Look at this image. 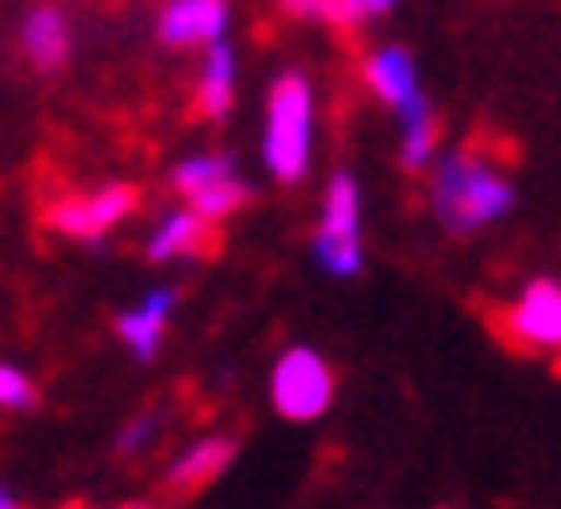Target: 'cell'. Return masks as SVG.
Masks as SVG:
<instances>
[{
    "label": "cell",
    "mask_w": 561,
    "mask_h": 509,
    "mask_svg": "<svg viewBox=\"0 0 561 509\" xmlns=\"http://www.w3.org/2000/svg\"><path fill=\"white\" fill-rule=\"evenodd\" d=\"M443 509H448V505H443Z\"/></svg>",
    "instance_id": "obj_22"
},
{
    "label": "cell",
    "mask_w": 561,
    "mask_h": 509,
    "mask_svg": "<svg viewBox=\"0 0 561 509\" xmlns=\"http://www.w3.org/2000/svg\"><path fill=\"white\" fill-rule=\"evenodd\" d=\"M427 217L438 221L448 238H484L500 221H511L520 190L505 165V154L484 139H463L438 154V165L423 175Z\"/></svg>",
    "instance_id": "obj_1"
},
{
    "label": "cell",
    "mask_w": 561,
    "mask_h": 509,
    "mask_svg": "<svg viewBox=\"0 0 561 509\" xmlns=\"http://www.w3.org/2000/svg\"><path fill=\"white\" fill-rule=\"evenodd\" d=\"M314 139H320V88L305 68H284L263 93V124H257V160L278 186H305L314 170Z\"/></svg>",
    "instance_id": "obj_2"
},
{
    "label": "cell",
    "mask_w": 561,
    "mask_h": 509,
    "mask_svg": "<svg viewBox=\"0 0 561 509\" xmlns=\"http://www.w3.org/2000/svg\"><path fill=\"white\" fill-rule=\"evenodd\" d=\"M443 150L448 144H443V119L433 103L408 114V119H397V165L408 170V175H427V170L438 165Z\"/></svg>",
    "instance_id": "obj_16"
},
{
    "label": "cell",
    "mask_w": 561,
    "mask_h": 509,
    "mask_svg": "<svg viewBox=\"0 0 561 509\" xmlns=\"http://www.w3.org/2000/svg\"><path fill=\"white\" fill-rule=\"evenodd\" d=\"M309 257L335 284H351L366 273V196L351 170H330L324 181L314 232H309Z\"/></svg>",
    "instance_id": "obj_3"
},
{
    "label": "cell",
    "mask_w": 561,
    "mask_h": 509,
    "mask_svg": "<svg viewBox=\"0 0 561 509\" xmlns=\"http://www.w3.org/2000/svg\"><path fill=\"white\" fill-rule=\"evenodd\" d=\"M165 186L181 206H191L196 217H206L211 227L232 221L242 206L253 201V181L242 175V165L227 150H191L181 154L165 175Z\"/></svg>",
    "instance_id": "obj_6"
},
{
    "label": "cell",
    "mask_w": 561,
    "mask_h": 509,
    "mask_svg": "<svg viewBox=\"0 0 561 509\" xmlns=\"http://www.w3.org/2000/svg\"><path fill=\"white\" fill-rule=\"evenodd\" d=\"M397 5H402V0H366V11H371V21H376V16H391Z\"/></svg>",
    "instance_id": "obj_20"
},
{
    "label": "cell",
    "mask_w": 561,
    "mask_h": 509,
    "mask_svg": "<svg viewBox=\"0 0 561 509\" xmlns=\"http://www.w3.org/2000/svg\"><path fill=\"white\" fill-rule=\"evenodd\" d=\"M289 21H309V26H330V32H360L371 11L366 0H273Z\"/></svg>",
    "instance_id": "obj_17"
},
{
    "label": "cell",
    "mask_w": 561,
    "mask_h": 509,
    "mask_svg": "<svg viewBox=\"0 0 561 509\" xmlns=\"http://www.w3.org/2000/svg\"><path fill=\"white\" fill-rule=\"evenodd\" d=\"M42 402V386H36V375L16 360H0V412L5 417H21V412H36Z\"/></svg>",
    "instance_id": "obj_18"
},
{
    "label": "cell",
    "mask_w": 561,
    "mask_h": 509,
    "mask_svg": "<svg viewBox=\"0 0 561 509\" xmlns=\"http://www.w3.org/2000/svg\"><path fill=\"white\" fill-rule=\"evenodd\" d=\"M217 247V227L206 217H196L191 206L171 201L165 211H154L150 232H145V257L160 268H181V263H202Z\"/></svg>",
    "instance_id": "obj_12"
},
{
    "label": "cell",
    "mask_w": 561,
    "mask_h": 509,
    "mask_svg": "<svg viewBox=\"0 0 561 509\" xmlns=\"http://www.w3.org/2000/svg\"><path fill=\"white\" fill-rule=\"evenodd\" d=\"M171 423H175V407L171 402H145L124 417V427L114 432V459L119 463H145L154 459L165 438H171Z\"/></svg>",
    "instance_id": "obj_15"
},
{
    "label": "cell",
    "mask_w": 561,
    "mask_h": 509,
    "mask_svg": "<svg viewBox=\"0 0 561 509\" xmlns=\"http://www.w3.org/2000/svg\"><path fill=\"white\" fill-rule=\"evenodd\" d=\"M494 329H500L505 345L520 350V356L561 366V278H551V273L526 278V284L500 304Z\"/></svg>",
    "instance_id": "obj_7"
},
{
    "label": "cell",
    "mask_w": 561,
    "mask_h": 509,
    "mask_svg": "<svg viewBox=\"0 0 561 509\" xmlns=\"http://www.w3.org/2000/svg\"><path fill=\"white\" fill-rule=\"evenodd\" d=\"M232 32V0H165L154 11V36L171 51H196L227 42Z\"/></svg>",
    "instance_id": "obj_11"
},
{
    "label": "cell",
    "mask_w": 561,
    "mask_h": 509,
    "mask_svg": "<svg viewBox=\"0 0 561 509\" xmlns=\"http://www.w3.org/2000/svg\"><path fill=\"white\" fill-rule=\"evenodd\" d=\"M175 309H181V289H175V284H165V278H160V284H150L135 304H124L119 314H114V339L124 345V356L139 360V366L160 360L165 339H171Z\"/></svg>",
    "instance_id": "obj_10"
},
{
    "label": "cell",
    "mask_w": 561,
    "mask_h": 509,
    "mask_svg": "<svg viewBox=\"0 0 561 509\" xmlns=\"http://www.w3.org/2000/svg\"><path fill=\"white\" fill-rule=\"evenodd\" d=\"M16 47L36 72H62L68 68L72 47H78V26H72L68 5H57V0H36V5H26V11H21V26H16Z\"/></svg>",
    "instance_id": "obj_13"
},
{
    "label": "cell",
    "mask_w": 561,
    "mask_h": 509,
    "mask_svg": "<svg viewBox=\"0 0 561 509\" xmlns=\"http://www.w3.org/2000/svg\"><path fill=\"white\" fill-rule=\"evenodd\" d=\"M238 88H242V62L232 42H217L196 57V78H191V108L196 119L221 124L238 108Z\"/></svg>",
    "instance_id": "obj_14"
},
{
    "label": "cell",
    "mask_w": 561,
    "mask_h": 509,
    "mask_svg": "<svg viewBox=\"0 0 561 509\" xmlns=\"http://www.w3.org/2000/svg\"><path fill=\"white\" fill-rule=\"evenodd\" d=\"M360 83H366V93L387 108L391 119H408V114H417V108L433 103L423 88L417 57H412V47H402V42H376V47H366V57H360Z\"/></svg>",
    "instance_id": "obj_9"
},
{
    "label": "cell",
    "mask_w": 561,
    "mask_h": 509,
    "mask_svg": "<svg viewBox=\"0 0 561 509\" xmlns=\"http://www.w3.org/2000/svg\"><path fill=\"white\" fill-rule=\"evenodd\" d=\"M83 509H154V505H139V499H129V505H83Z\"/></svg>",
    "instance_id": "obj_21"
},
{
    "label": "cell",
    "mask_w": 561,
    "mask_h": 509,
    "mask_svg": "<svg viewBox=\"0 0 561 509\" xmlns=\"http://www.w3.org/2000/svg\"><path fill=\"white\" fill-rule=\"evenodd\" d=\"M139 217V186L135 181H93V186L57 190L42 206V227L51 238L72 242V247H103V242L124 232Z\"/></svg>",
    "instance_id": "obj_4"
},
{
    "label": "cell",
    "mask_w": 561,
    "mask_h": 509,
    "mask_svg": "<svg viewBox=\"0 0 561 509\" xmlns=\"http://www.w3.org/2000/svg\"><path fill=\"white\" fill-rule=\"evenodd\" d=\"M0 509H26V499H21V494L5 484V478H0Z\"/></svg>",
    "instance_id": "obj_19"
},
{
    "label": "cell",
    "mask_w": 561,
    "mask_h": 509,
    "mask_svg": "<svg viewBox=\"0 0 561 509\" xmlns=\"http://www.w3.org/2000/svg\"><path fill=\"white\" fill-rule=\"evenodd\" d=\"M341 396V381H335V366L330 356H320L314 345H284L268 366V407L273 417H284L294 427L324 423L330 407Z\"/></svg>",
    "instance_id": "obj_5"
},
{
    "label": "cell",
    "mask_w": 561,
    "mask_h": 509,
    "mask_svg": "<svg viewBox=\"0 0 561 509\" xmlns=\"http://www.w3.org/2000/svg\"><path fill=\"white\" fill-rule=\"evenodd\" d=\"M242 442L232 432H191L186 442H175L171 453L160 459V489L171 494V499H196L206 494L217 478H227V468L238 463Z\"/></svg>",
    "instance_id": "obj_8"
}]
</instances>
